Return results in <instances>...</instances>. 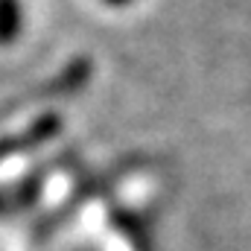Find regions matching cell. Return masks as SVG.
<instances>
[{"label":"cell","mask_w":251,"mask_h":251,"mask_svg":"<svg viewBox=\"0 0 251 251\" xmlns=\"http://www.w3.org/2000/svg\"><path fill=\"white\" fill-rule=\"evenodd\" d=\"M21 32V6L18 0H0V41H12Z\"/></svg>","instance_id":"obj_1"},{"label":"cell","mask_w":251,"mask_h":251,"mask_svg":"<svg viewBox=\"0 0 251 251\" xmlns=\"http://www.w3.org/2000/svg\"><path fill=\"white\" fill-rule=\"evenodd\" d=\"M105 3H111V6H123V3H128V0H105Z\"/></svg>","instance_id":"obj_2"}]
</instances>
